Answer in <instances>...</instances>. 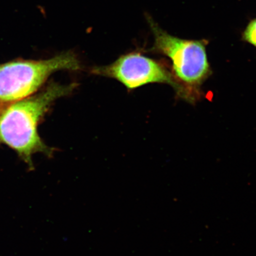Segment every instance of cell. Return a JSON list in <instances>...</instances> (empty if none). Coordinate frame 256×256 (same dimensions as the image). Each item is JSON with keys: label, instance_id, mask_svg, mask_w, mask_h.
<instances>
[{"label": "cell", "instance_id": "1", "mask_svg": "<svg viewBox=\"0 0 256 256\" xmlns=\"http://www.w3.org/2000/svg\"><path fill=\"white\" fill-rule=\"evenodd\" d=\"M76 86L52 82L38 94L2 108L0 110V146L14 150L30 170L34 168L32 156L35 154L52 158L54 150L41 139L38 126L54 102L71 94Z\"/></svg>", "mask_w": 256, "mask_h": 256}, {"label": "cell", "instance_id": "2", "mask_svg": "<svg viewBox=\"0 0 256 256\" xmlns=\"http://www.w3.org/2000/svg\"><path fill=\"white\" fill-rule=\"evenodd\" d=\"M154 38L152 52L169 58L172 72L180 88L179 97L188 102L199 99L200 87L212 74L206 40H187L170 34L152 18H147Z\"/></svg>", "mask_w": 256, "mask_h": 256}, {"label": "cell", "instance_id": "3", "mask_svg": "<svg viewBox=\"0 0 256 256\" xmlns=\"http://www.w3.org/2000/svg\"><path fill=\"white\" fill-rule=\"evenodd\" d=\"M82 68L72 52L44 60H18L0 66V110L10 104L33 95L49 76L60 70Z\"/></svg>", "mask_w": 256, "mask_h": 256}, {"label": "cell", "instance_id": "4", "mask_svg": "<svg viewBox=\"0 0 256 256\" xmlns=\"http://www.w3.org/2000/svg\"><path fill=\"white\" fill-rule=\"evenodd\" d=\"M92 72L116 79L128 89H135L149 83H165L174 88L177 95L180 94V88L172 70L140 53L128 54L110 66L94 67Z\"/></svg>", "mask_w": 256, "mask_h": 256}, {"label": "cell", "instance_id": "5", "mask_svg": "<svg viewBox=\"0 0 256 256\" xmlns=\"http://www.w3.org/2000/svg\"><path fill=\"white\" fill-rule=\"evenodd\" d=\"M242 40L256 47V18L249 22L243 32Z\"/></svg>", "mask_w": 256, "mask_h": 256}]
</instances>
